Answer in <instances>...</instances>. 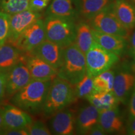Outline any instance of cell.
I'll return each instance as SVG.
<instances>
[{
    "mask_svg": "<svg viewBox=\"0 0 135 135\" xmlns=\"http://www.w3.org/2000/svg\"><path fill=\"white\" fill-rule=\"evenodd\" d=\"M92 28L86 21L80 20L76 23L75 43L84 55L94 43Z\"/></svg>",
    "mask_w": 135,
    "mask_h": 135,
    "instance_id": "cell-22",
    "label": "cell"
},
{
    "mask_svg": "<svg viewBox=\"0 0 135 135\" xmlns=\"http://www.w3.org/2000/svg\"><path fill=\"white\" fill-rule=\"evenodd\" d=\"M76 99H86L94 91L93 78L86 73L84 77L73 86Z\"/></svg>",
    "mask_w": 135,
    "mask_h": 135,
    "instance_id": "cell-25",
    "label": "cell"
},
{
    "mask_svg": "<svg viewBox=\"0 0 135 135\" xmlns=\"http://www.w3.org/2000/svg\"><path fill=\"white\" fill-rule=\"evenodd\" d=\"M94 41L104 50L122 57L128 48V41L123 37L117 35L104 33L92 29Z\"/></svg>",
    "mask_w": 135,
    "mask_h": 135,
    "instance_id": "cell-15",
    "label": "cell"
},
{
    "mask_svg": "<svg viewBox=\"0 0 135 135\" xmlns=\"http://www.w3.org/2000/svg\"><path fill=\"white\" fill-rule=\"evenodd\" d=\"M129 116L128 121L135 118V82L129 100Z\"/></svg>",
    "mask_w": 135,
    "mask_h": 135,
    "instance_id": "cell-30",
    "label": "cell"
},
{
    "mask_svg": "<svg viewBox=\"0 0 135 135\" xmlns=\"http://www.w3.org/2000/svg\"><path fill=\"white\" fill-rule=\"evenodd\" d=\"M11 15L0 11V47L3 46L8 40L9 32Z\"/></svg>",
    "mask_w": 135,
    "mask_h": 135,
    "instance_id": "cell-27",
    "label": "cell"
},
{
    "mask_svg": "<svg viewBox=\"0 0 135 135\" xmlns=\"http://www.w3.org/2000/svg\"><path fill=\"white\" fill-rule=\"evenodd\" d=\"M76 100L73 86L56 76L51 83L41 113L45 117L50 118Z\"/></svg>",
    "mask_w": 135,
    "mask_h": 135,
    "instance_id": "cell-2",
    "label": "cell"
},
{
    "mask_svg": "<svg viewBox=\"0 0 135 135\" xmlns=\"http://www.w3.org/2000/svg\"><path fill=\"white\" fill-rule=\"evenodd\" d=\"M113 68L114 71V78L112 91L119 103L128 104L134 84L135 74L131 70L128 61H119Z\"/></svg>",
    "mask_w": 135,
    "mask_h": 135,
    "instance_id": "cell-6",
    "label": "cell"
},
{
    "mask_svg": "<svg viewBox=\"0 0 135 135\" xmlns=\"http://www.w3.org/2000/svg\"><path fill=\"white\" fill-rule=\"evenodd\" d=\"M7 73L0 72V102L6 94V81Z\"/></svg>",
    "mask_w": 135,
    "mask_h": 135,
    "instance_id": "cell-31",
    "label": "cell"
},
{
    "mask_svg": "<svg viewBox=\"0 0 135 135\" xmlns=\"http://www.w3.org/2000/svg\"><path fill=\"white\" fill-rule=\"evenodd\" d=\"M22 60L26 64L33 80H52L57 76V69L36 56L30 53H23Z\"/></svg>",
    "mask_w": 135,
    "mask_h": 135,
    "instance_id": "cell-11",
    "label": "cell"
},
{
    "mask_svg": "<svg viewBox=\"0 0 135 135\" xmlns=\"http://www.w3.org/2000/svg\"><path fill=\"white\" fill-rule=\"evenodd\" d=\"M114 78V69L111 68L93 78L94 89L97 91H112Z\"/></svg>",
    "mask_w": 135,
    "mask_h": 135,
    "instance_id": "cell-24",
    "label": "cell"
},
{
    "mask_svg": "<svg viewBox=\"0 0 135 135\" xmlns=\"http://www.w3.org/2000/svg\"><path fill=\"white\" fill-rule=\"evenodd\" d=\"M45 40L44 20L40 18L20 35L13 45L22 53H30Z\"/></svg>",
    "mask_w": 135,
    "mask_h": 135,
    "instance_id": "cell-8",
    "label": "cell"
},
{
    "mask_svg": "<svg viewBox=\"0 0 135 135\" xmlns=\"http://www.w3.org/2000/svg\"><path fill=\"white\" fill-rule=\"evenodd\" d=\"M99 112L89 104L80 108L76 116L75 131L78 134H87L94 124L98 123Z\"/></svg>",
    "mask_w": 135,
    "mask_h": 135,
    "instance_id": "cell-18",
    "label": "cell"
},
{
    "mask_svg": "<svg viewBox=\"0 0 135 135\" xmlns=\"http://www.w3.org/2000/svg\"><path fill=\"white\" fill-rule=\"evenodd\" d=\"M126 132L127 134L135 135V118L128 121L126 128Z\"/></svg>",
    "mask_w": 135,
    "mask_h": 135,
    "instance_id": "cell-34",
    "label": "cell"
},
{
    "mask_svg": "<svg viewBox=\"0 0 135 135\" xmlns=\"http://www.w3.org/2000/svg\"><path fill=\"white\" fill-rule=\"evenodd\" d=\"M33 80L26 64L20 61L7 73L6 81V94L13 96Z\"/></svg>",
    "mask_w": 135,
    "mask_h": 135,
    "instance_id": "cell-13",
    "label": "cell"
},
{
    "mask_svg": "<svg viewBox=\"0 0 135 135\" xmlns=\"http://www.w3.org/2000/svg\"><path fill=\"white\" fill-rule=\"evenodd\" d=\"M87 73L85 55L74 43L64 49L63 62L57 76L74 86Z\"/></svg>",
    "mask_w": 135,
    "mask_h": 135,
    "instance_id": "cell-4",
    "label": "cell"
},
{
    "mask_svg": "<svg viewBox=\"0 0 135 135\" xmlns=\"http://www.w3.org/2000/svg\"><path fill=\"white\" fill-rule=\"evenodd\" d=\"M76 21L69 18L46 16L44 20L46 40L65 48L75 43Z\"/></svg>",
    "mask_w": 135,
    "mask_h": 135,
    "instance_id": "cell-3",
    "label": "cell"
},
{
    "mask_svg": "<svg viewBox=\"0 0 135 135\" xmlns=\"http://www.w3.org/2000/svg\"><path fill=\"white\" fill-rule=\"evenodd\" d=\"M30 0H1V11L13 15L29 9Z\"/></svg>",
    "mask_w": 135,
    "mask_h": 135,
    "instance_id": "cell-26",
    "label": "cell"
},
{
    "mask_svg": "<svg viewBox=\"0 0 135 135\" xmlns=\"http://www.w3.org/2000/svg\"><path fill=\"white\" fill-rule=\"evenodd\" d=\"M98 123L106 134H119L124 131V122L118 106L99 113Z\"/></svg>",
    "mask_w": 135,
    "mask_h": 135,
    "instance_id": "cell-16",
    "label": "cell"
},
{
    "mask_svg": "<svg viewBox=\"0 0 135 135\" xmlns=\"http://www.w3.org/2000/svg\"><path fill=\"white\" fill-rule=\"evenodd\" d=\"M84 55L87 74L93 78L112 68L120 60V57L104 50L95 41Z\"/></svg>",
    "mask_w": 135,
    "mask_h": 135,
    "instance_id": "cell-5",
    "label": "cell"
},
{
    "mask_svg": "<svg viewBox=\"0 0 135 135\" xmlns=\"http://www.w3.org/2000/svg\"><path fill=\"white\" fill-rule=\"evenodd\" d=\"M106 133L103 129V128L101 127V126L99 123L94 124L93 127L89 129L87 134L89 135H104Z\"/></svg>",
    "mask_w": 135,
    "mask_h": 135,
    "instance_id": "cell-33",
    "label": "cell"
},
{
    "mask_svg": "<svg viewBox=\"0 0 135 135\" xmlns=\"http://www.w3.org/2000/svg\"><path fill=\"white\" fill-rule=\"evenodd\" d=\"M112 7L119 22L131 31L135 27L134 5L128 0H114Z\"/></svg>",
    "mask_w": 135,
    "mask_h": 135,
    "instance_id": "cell-19",
    "label": "cell"
},
{
    "mask_svg": "<svg viewBox=\"0 0 135 135\" xmlns=\"http://www.w3.org/2000/svg\"><path fill=\"white\" fill-rule=\"evenodd\" d=\"M130 55L131 58H132V60L129 62V64H130L131 70H132L133 72L135 74V52Z\"/></svg>",
    "mask_w": 135,
    "mask_h": 135,
    "instance_id": "cell-36",
    "label": "cell"
},
{
    "mask_svg": "<svg viewBox=\"0 0 135 135\" xmlns=\"http://www.w3.org/2000/svg\"><path fill=\"white\" fill-rule=\"evenodd\" d=\"M23 53L14 45L6 42L0 47V72L7 73L21 60Z\"/></svg>",
    "mask_w": 135,
    "mask_h": 135,
    "instance_id": "cell-20",
    "label": "cell"
},
{
    "mask_svg": "<svg viewBox=\"0 0 135 135\" xmlns=\"http://www.w3.org/2000/svg\"><path fill=\"white\" fill-rule=\"evenodd\" d=\"M28 132L30 135H50L51 133L49 128L43 121L38 120L32 122L28 126Z\"/></svg>",
    "mask_w": 135,
    "mask_h": 135,
    "instance_id": "cell-28",
    "label": "cell"
},
{
    "mask_svg": "<svg viewBox=\"0 0 135 135\" xmlns=\"http://www.w3.org/2000/svg\"><path fill=\"white\" fill-rule=\"evenodd\" d=\"M52 80H32L13 94L11 103L28 113H41Z\"/></svg>",
    "mask_w": 135,
    "mask_h": 135,
    "instance_id": "cell-1",
    "label": "cell"
},
{
    "mask_svg": "<svg viewBox=\"0 0 135 135\" xmlns=\"http://www.w3.org/2000/svg\"><path fill=\"white\" fill-rule=\"evenodd\" d=\"M50 118L48 128L51 134L72 135L76 133V114L71 109L65 108Z\"/></svg>",
    "mask_w": 135,
    "mask_h": 135,
    "instance_id": "cell-10",
    "label": "cell"
},
{
    "mask_svg": "<svg viewBox=\"0 0 135 135\" xmlns=\"http://www.w3.org/2000/svg\"><path fill=\"white\" fill-rule=\"evenodd\" d=\"M64 49L56 43L45 40L30 54L41 58L58 70L63 65Z\"/></svg>",
    "mask_w": 135,
    "mask_h": 135,
    "instance_id": "cell-14",
    "label": "cell"
},
{
    "mask_svg": "<svg viewBox=\"0 0 135 135\" xmlns=\"http://www.w3.org/2000/svg\"><path fill=\"white\" fill-rule=\"evenodd\" d=\"M114 0H79L80 20L88 21L112 4Z\"/></svg>",
    "mask_w": 135,
    "mask_h": 135,
    "instance_id": "cell-23",
    "label": "cell"
},
{
    "mask_svg": "<svg viewBox=\"0 0 135 135\" xmlns=\"http://www.w3.org/2000/svg\"><path fill=\"white\" fill-rule=\"evenodd\" d=\"M86 99L99 113L117 107L120 103L113 91H97L94 90Z\"/></svg>",
    "mask_w": 135,
    "mask_h": 135,
    "instance_id": "cell-21",
    "label": "cell"
},
{
    "mask_svg": "<svg viewBox=\"0 0 135 135\" xmlns=\"http://www.w3.org/2000/svg\"><path fill=\"white\" fill-rule=\"evenodd\" d=\"M40 18H41V13L29 9L11 15L9 35L6 42L14 45L20 35Z\"/></svg>",
    "mask_w": 135,
    "mask_h": 135,
    "instance_id": "cell-9",
    "label": "cell"
},
{
    "mask_svg": "<svg viewBox=\"0 0 135 135\" xmlns=\"http://www.w3.org/2000/svg\"><path fill=\"white\" fill-rule=\"evenodd\" d=\"M0 110L5 130L28 128L33 121L28 113L13 104H6Z\"/></svg>",
    "mask_w": 135,
    "mask_h": 135,
    "instance_id": "cell-12",
    "label": "cell"
},
{
    "mask_svg": "<svg viewBox=\"0 0 135 135\" xmlns=\"http://www.w3.org/2000/svg\"><path fill=\"white\" fill-rule=\"evenodd\" d=\"M128 1H129V2H131L132 4H133L135 6V0H128Z\"/></svg>",
    "mask_w": 135,
    "mask_h": 135,
    "instance_id": "cell-38",
    "label": "cell"
},
{
    "mask_svg": "<svg viewBox=\"0 0 135 135\" xmlns=\"http://www.w3.org/2000/svg\"><path fill=\"white\" fill-rule=\"evenodd\" d=\"M5 130L4 125H3V118L2 115L1 113V110H0V134H3V132Z\"/></svg>",
    "mask_w": 135,
    "mask_h": 135,
    "instance_id": "cell-37",
    "label": "cell"
},
{
    "mask_svg": "<svg viewBox=\"0 0 135 135\" xmlns=\"http://www.w3.org/2000/svg\"><path fill=\"white\" fill-rule=\"evenodd\" d=\"M113 4V3H112ZM92 29L104 33L117 35L128 40L131 31L126 29L116 18L112 4L87 21Z\"/></svg>",
    "mask_w": 135,
    "mask_h": 135,
    "instance_id": "cell-7",
    "label": "cell"
},
{
    "mask_svg": "<svg viewBox=\"0 0 135 135\" xmlns=\"http://www.w3.org/2000/svg\"><path fill=\"white\" fill-rule=\"evenodd\" d=\"M50 1V0H30L29 9L40 13L48 6Z\"/></svg>",
    "mask_w": 135,
    "mask_h": 135,
    "instance_id": "cell-29",
    "label": "cell"
},
{
    "mask_svg": "<svg viewBox=\"0 0 135 135\" xmlns=\"http://www.w3.org/2000/svg\"><path fill=\"white\" fill-rule=\"evenodd\" d=\"M20 128V129H8L5 130L3 132V134H8V135H28V128Z\"/></svg>",
    "mask_w": 135,
    "mask_h": 135,
    "instance_id": "cell-32",
    "label": "cell"
},
{
    "mask_svg": "<svg viewBox=\"0 0 135 135\" xmlns=\"http://www.w3.org/2000/svg\"><path fill=\"white\" fill-rule=\"evenodd\" d=\"M134 30L130 37V46H129V53L131 55L135 52V27Z\"/></svg>",
    "mask_w": 135,
    "mask_h": 135,
    "instance_id": "cell-35",
    "label": "cell"
},
{
    "mask_svg": "<svg viewBox=\"0 0 135 135\" xmlns=\"http://www.w3.org/2000/svg\"><path fill=\"white\" fill-rule=\"evenodd\" d=\"M45 14L46 16L66 17L78 21L80 20L79 0H53Z\"/></svg>",
    "mask_w": 135,
    "mask_h": 135,
    "instance_id": "cell-17",
    "label": "cell"
}]
</instances>
